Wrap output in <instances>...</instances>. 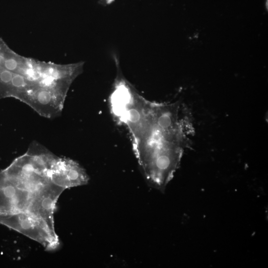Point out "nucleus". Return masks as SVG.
<instances>
[{"mask_svg": "<svg viewBox=\"0 0 268 268\" xmlns=\"http://www.w3.org/2000/svg\"><path fill=\"white\" fill-rule=\"evenodd\" d=\"M35 193L21 189L0 172V216L26 211Z\"/></svg>", "mask_w": 268, "mask_h": 268, "instance_id": "obj_3", "label": "nucleus"}, {"mask_svg": "<svg viewBox=\"0 0 268 268\" xmlns=\"http://www.w3.org/2000/svg\"><path fill=\"white\" fill-rule=\"evenodd\" d=\"M64 190L52 183L48 184L35 194L26 211L46 219L54 220L56 203Z\"/></svg>", "mask_w": 268, "mask_h": 268, "instance_id": "obj_4", "label": "nucleus"}, {"mask_svg": "<svg viewBox=\"0 0 268 268\" xmlns=\"http://www.w3.org/2000/svg\"><path fill=\"white\" fill-rule=\"evenodd\" d=\"M115 0H101V1L103 3H105L106 4H111L112 2H113Z\"/></svg>", "mask_w": 268, "mask_h": 268, "instance_id": "obj_5", "label": "nucleus"}, {"mask_svg": "<svg viewBox=\"0 0 268 268\" xmlns=\"http://www.w3.org/2000/svg\"><path fill=\"white\" fill-rule=\"evenodd\" d=\"M0 223L39 242L47 250H55L60 246L54 220L25 211L0 216Z\"/></svg>", "mask_w": 268, "mask_h": 268, "instance_id": "obj_1", "label": "nucleus"}, {"mask_svg": "<svg viewBox=\"0 0 268 268\" xmlns=\"http://www.w3.org/2000/svg\"><path fill=\"white\" fill-rule=\"evenodd\" d=\"M51 182L66 189L86 185L89 177L85 170L75 161L66 157H58L50 169Z\"/></svg>", "mask_w": 268, "mask_h": 268, "instance_id": "obj_2", "label": "nucleus"}]
</instances>
